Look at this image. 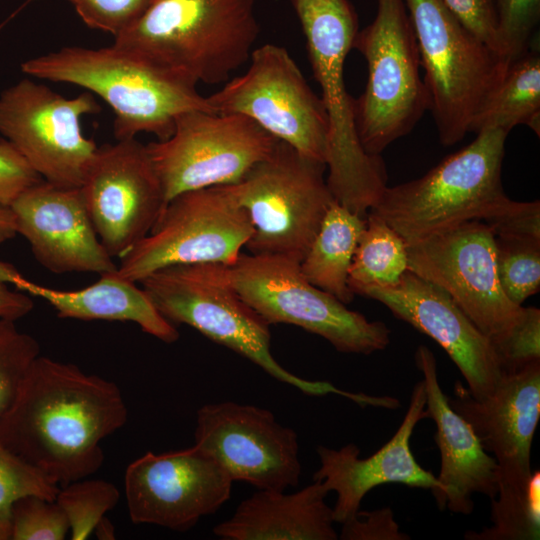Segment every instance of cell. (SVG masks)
<instances>
[{"label": "cell", "instance_id": "f546056e", "mask_svg": "<svg viewBox=\"0 0 540 540\" xmlns=\"http://www.w3.org/2000/svg\"><path fill=\"white\" fill-rule=\"evenodd\" d=\"M120 498L118 488L103 479L83 478L59 488L55 501L69 522V538L85 540Z\"/></svg>", "mask_w": 540, "mask_h": 540}, {"label": "cell", "instance_id": "ab89813d", "mask_svg": "<svg viewBox=\"0 0 540 540\" xmlns=\"http://www.w3.org/2000/svg\"><path fill=\"white\" fill-rule=\"evenodd\" d=\"M42 180L20 152L0 139V205L8 206L27 188Z\"/></svg>", "mask_w": 540, "mask_h": 540}, {"label": "cell", "instance_id": "4316f807", "mask_svg": "<svg viewBox=\"0 0 540 540\" xmlns=\"http://www.w3.org/2000/svg\"><path fill=\"white\" fill-rule=\"evenodd\" d=\"M525 124L540 132V55L527 49L510 60L499 84L475 111L469 132L489 128L510 131Z\"/></svg>", "mask_w": 540, "mask_h": 540}, {"label": "cell", "instance_id": "ac0fdd59", "mask_svg": "<svg viewBox=\"0 0 540 540\" xmlns=\"http://www.w3.org/2000/svg\"><path fill=\"white\" fill-rule=\"evenodd\" d=\"M194 437L233 482L278 491L298 485L297 434L267 409L231 401L206 404L197 410Z\"/></svg>", "mask_w": 540, "mask_h": 540}, {"label": "cell", "instance_id": "30bf717a", "mask_svg": "<svg viewBox=\"0 0 540 540\" xmlns=\"http://www.w3.org/2000/svg\"><path fill=\"white\" fill-rule=\"evenodd\" d=\"M228 273L237 292L269 325L298 326L342 353L369 355L390 343L391 331L385 323L369 321L312 285L297 260L241 252L228 265Z\"/></svg>", "mask_w": 540, "mask_h": 540}, {"label": "cell", "instance_id": "83f0119b", "mask_svg": "<svg viewBox=\"0 0 540 540\" xmlns=\"http://www.w3.org/2000/svg\"><path fill=\"white\" fill-rule=\"evenodd\" d=\"M407 246L379 216L368 213L349 270L348 285L359 295L368 288L396 285L408 270Z\"/></svg>", "mask_w": 540, "mask_h": 540}, {"label": "cell", "instance_id": "e575fe53", "mask_svg": "<svg viewBox=\"0 0 540 540\" xmlns=\"http://www.w3.org/2000/svg\"><path fill=\"white\" fill-rule=\"evenodd\" d=\"M490 341L502 374L520 371L540 361V310L523 307L517 321Z\"/></svg>", "mask_w": 540, "mask_h": 540}, {"label": "cell", "instance_id": "8992f818", "mask_svg": "<svg viewBox=\"0 0 540 540\" xmlns=\"http://www.w3.org/2000/svg\"><path fill=\"white\" fill-rule=\"evenodd\" d=\"M509 132L481 130L470 144L422 177L387 186L369 212L406 244L466 221H482L508 197L501 171Z\"/></svg>", "mask_w": 540, "mask_h": 540}, {"label": "cell", "instance_id": "2e32d148", "mask_svg": "<svg viewBox=\"0 0 540 540\" xmlns=\"http://www.w3.org/2000/svg\"><path fill=\"white\" fill-rule=\"evenodd\" d=\"M80 188L95 231L112 258L145 238L167 203L147 146L136 138L98 147Z\"/></svg>", "mask_w": 540, "mask_h": 540}, {"label": "cell", "instance_id": "f35d334b", "mask_svg": "<svg viewBox=\"0 0 540 540\" xmlns=\"http://www.w3.org/2000/svg\"><path fill=\"white\" fill-rule=\"evenodd\" d=\"M442 1L481 42L500 56L507 57L499 36L496 0Z\"/></svg>", "mask_w": 540, "mask_h": 540}, {"label": "cell", "instance_id": "5b68a950", "mask_svg": "<svg viewBox=\"0 0 540 540\" xmlns=\"http://www.w3.org/2000/svg\"><path fill=\"white\" fill-rule=\"evenodd\" d=\"M139 284L158 312L172 324H186L210 340L242 355L275 379L309 395L337 394L364 406L369 396L341 390L325 381L302 379L283 368L270 349L269 324L231 283L228 265H171Z\"/></svg>", "mask_w": 540, "mask_h": 540}, {"label": "cell", "instance_id": "7402d4cb", "mask_svg": "<svg viewBox=\"0 0 540 540\" xmlns=\"http://www.w3.org/2000/svg\"><path fill=\"white\" fill-rule=\"evenodd\" d=\"M449 405L471 426L482 446L496 459L499 479L529 477L531 445L540 418V361L503 374L494 391L474 398L460 381Z\"/></svg>", "mask_w": 540, "mask_h": 540}, {"label": "cell", "instance_id": "4dcf8cb0", "mask_svg": "<svg viewBox=\"0 0 540 540\" xmlns=\"http://www.w3.org/2000/svg\"><path fill=\"white\" fill-rule=\"evenodd\" d=\"M495 249L501 289L521 306L540 288V241L495 237Z\"/></svg>", "mask_w": 540, "mask_h": 540}, {"label": "cell", "instance_id": "7c38bea8", "mask_svg": "<svg viewBox=\"0 0 540 540\" xmlns=\"http://www.w3.org/2000/svg\"><path fill=\"white\" fill-rule=\"evenodd\" d=\"M247 71L208 96L215 113L249 117L275 138L326 164L329 123L324 104L288 51L254 49Z\"/></svg>", "mask_w": 540, "mask_h": 540}, {"label": "cell", "instance_id": "8d00e7d4", "mask_svg": "<svg viewBox=\"0 0 540 540\" xmlns=\"http://www.w3.org/2000/svg\"><path fill=\"white\" fill-rule=\"evenodd\" d=\"M153 0H69L90 28L114 37L128 28Z\"/></svg>", "mask_w": 540, "mask_h": 540}, {"label": "cell", "instance_id": "d4e9b609", "mask_svg": "<svg viewBox=\"0 0 540 540\" xmlns=\"http://www.w3.org/2000/svg\"><path fill=\"white\" fill-rule=\"evenodd\" d=\"M137 284L120 276L116 270L101 274L98 281L79 290H57L26 278L16 287L45 300L60 318L133 322L146 334L168 344L174 343L180 336L178 330L158 312Z\"/></svg>", "mask_w": 540, "mask_h": 540}, {"label": "cell", "instance_id": "52a82bcc", "mask_svg": "<svg viewBox=\"0 0 540 540\" xmlns=\"http://www.w3.org/2000/svg\"><path fill=\"white\" fill-rule=\"evenodd\" d=\"M353 48L364 56L368 70L365 90L354 100L357 135L368 154L381 156L429 110L405 0H377L376 16L357 32Z\"/></svg>", "mask_w": 540, "mask_h": 540}, {"label": "cell", "instance_id": "60d3db41", "mask_svg": "<svg viewBox=\"0 0 540 540\" xmlns=\"http://www.w3.org/2000/svg\"><path fill=\"white\" fill-rule=\"evenodd\" d=\"M340 538L343 540H408L400 531L393 511L384 507L374 511H360L342 523Z\"/></svg>", "mask_w": 540, "mask_h": 540}, {"label": "cell", "instance_id": "d6986e66", "mask_svg": "<svg viewBox=\"0 0 540 540\" xmlns=\"http://www.w3.org/2000/svg\"><path fill=\"white\" fill-rule=\"evenodd\" d=\"M359 295L382 303L395 317L436 341L474 398L494 391L503 374L490 339L441 287L407 270L396 285L368 288Z\"/></svg>", "mask_w": 540, "mask_h": 540}, {"label": "cell", "instance_id": "5bb4252c", "mask_svg": "<svg viewBox=\"0 0 540 540\" xmlns=\"http://www.w3.org/2000/svg\"><path fill=\"white\" fill-rule=\"evenodd\" d=\"M100 111L92 93L66 98L22 79L0 94V133L39 176L62 187H81L97 151L81 118Z\"/></svg>", "mask_w": 540, "mask_h": 540}, {"label": "cell", "instance_id": "836d02e7", "mask_svg": "<svg viewBox=\"0 0 540 540\" xmlns=\"http://www.w3.org/2000/svg\"><path fill=\"white\" fill-rule=\"evenodd\" d=\"M60 486L0 442V521L9 523L11 507L21 497L55 500Z\"/></svg>", "mask_w": 540, "mask_h": 540}, {"label": "cell", "instance_id": "7a4b0ae2", "mask_svg": "<svg viewBox=\"0 0 540 540\" xmlns=\"http://www.w3.org/2000/svg\"><path fill=\"white\" fill-rule=\"evenodd\" d=\"M255 0H153L113 45L197 86L228 81L258 38Z\"/></svg>", "mask_w": 540, "mask_h": 540}, {"label": "cell", "instance_id": "6da1fadb", "mask_svg": "<svg viewBox=\"0 0 540 540\" xmlns=\"http://www.w3.org/2000/svg\"><path fill=\"white\" fill-rule=\"evenodd\" d=\"M127 416L116 383L39 355L0 420V442L61 487L99 470L101 442Z\"/></svg>", "mask_w": 540, "mask_h": 540}, {"label": "cell", "instance_id": "1f68e13d", "mask_svg": "<svg viewBox=\"0 0 540 540\" xmlns=\"http://www.w3.org/2000/svg\"><path fill=\"white\" fill-rule=\"evenodd\" d=\"M39 355L40 346L33 336L20 331L15 321L0 319V420Z\"/></svg>", "mask_w": 540, "mask_h": 540}, {"label": "cell", "instance_id": "f6af8a7d", "mask_svg": "<svg viewBox=\"0 0 540 540\" xmlns=\"http://www.w3.org/2000/svg\"><path fill=\"white\" fill-rule=\"evenodd\" d=\"M0 540H10V524L0 521Z\"/></svg>", "mask_w": 540, "mask_h": 540}, {"label": "cell", "instance_id": "44dd1931", "mask_svg": "<svg viewBox=\"0 0 540 540\" xmlns=\"http://www.w3.org/2000/svg\"><path fill=\"white\" fill-rule=\"evenodd\" d=\"M424 418H428V412L421 380L413 387L408 409L395 434L372 455L359 457L360 449L353 443L340 449L317 447L320 468L313 481L321 482L328 492H336L334 522L342 524L352 518L364 496L381 484L400 483L429 489L433 494L439 490L437 477L418 464L410 448L414 428Z\"/></svg>", "mask_w": 540, "mask_h": 540}, {"label": "cell", "instance_id": "603a6c76", "mask_svg": "<svg viewBox=\"0 0 540 540\" xmlns=\"http://www.w3.org/2000/svg\"><path fill=\"white\" fill-rule=\"evenodd\" d=\"M415 364L421 371L428 417L436 425L435 442L440 452V488L433 495L440 510L470 515L472 496L494 498L498 492L499 465L482 446L471 426L449 405L437 373L433 352L420 345Z\"/></svg>", "mask_w": 540, "mask_h": 540}, {"label": "cell", "instance_id": "e0dca14e", "mask_svg": "<svg viewBox=\"0 0 540 540\" xmlns=\"http://www.w3.org/2000/svg\"><path fill=\"white\" fill-rule=\"evenodd\" d=\"M233 481L206 452L193 447L162 454L147 452L124 476L130 519L187 531L216 513L231 496Z\"/></svg>", "mask_w": 540, "mask_h": 540}, {"label": "cell", "instance_id": "4fadbf2b", "mask_svg": "<svg viewBox=\"0 0 540 540\" xmlns=\"http://www.w3.org/2000/svg\"><path fill=\"white\" fill-rule=\"evenodd\" d=\"M278 140L247 116L191 110L177 118L169 138L146 146L168 202L185 191L239 182Z\"/></svg>", "mask_w": 540, "mask_h": 540}, {"label": "cell", "instance_id": "8fae6325", "mask_svg": "<svg viewBox=\"0 0 540 540\" xmlns=\"http://www.w3.org/2000/svg\"><path fill=\"white\" fill-rule=\"evenodd\" d=\"M252 231L247 212L225 186L185 191L166 203L149 234L119 258L117 273L139 283L171 265H231Z\"/></svg>", "mask_w": 540, "mask_h": 540}, {"label": "cell", "instance_id": "d6a6232c", "mask_svg": "<svg viewBox=\"0 0 540 540\" xmlns=\"http://www.w3.org/2000/svg\"><path fill=\"white\" fill-rule=\"evenodd\" d=\"M9 524L10 540H63L70 531L58 503L37 495H27L13 503Z\"/></svg>", "mask_w": 540, "mask_h": 540}, {"label": "cell", "instance_id": "cb8c5ba5", "mask_svg": "<svg viewBox=\"0 0 540 540\" xmlns=\"http://www.w3.org/2000/svg\"><path fill=\"white\" fill-rule=\"evenodd\" d=\"M328 493L319 481L291 494L258 489L213 533L227 540H336Z\"/></svg>", "mask_w": 540, "mask_h": 540}, {"label": "cell", "instance_id": "277c9868", "mask_svg": "<svg viewBox=\"0 0 540 540\" xmlns=\"http://www.w3.org/2000/svg\"><path fill=\"white\" fill-rule=\"evenodd\" d=\"M21 70L39 79L80 86L102 98L114 113L117 140L140 133L165 140L182 113L213 112L196 86L113 44L98 49L63 47L26 60Z\"/></svg>", "mask_w": 540, "mask_h": 540}, {"label": "cell", "instance_id": "b9f144b4", "mask_svg": "<svg viewBox=\"0 0 540 540\" xmlns=\"http://www.w3.org/2000/svg\"><path fill=\"white\" fill-rule=\"evenodd\" d=\"M34 307L33 300L23 291H13L7 283L0 281V319L17 321L29 314Z\"/></svg>", "mask_w": 540, "mask_h": 540}, {"label": "cell", "instance_id": "ee69618b", "mask_svg": "<svg viewBox=\"0 0 540 540\" xmlns=\"http://www.w3.org/2000/svg\"><path fill=\"white\" fill-rule=\"evenodd\" d=\"M93 533H95L97 538L101 540L115 539L114 525L105 516L99 521Z\"/></svg>", "mask_w": 540, "mask_h": 540}, {"label": "cell", "instance_id": "484cf974", "mask_svg": "<svg viewBox=\"0 0 540 540\" xmlns=\"http://www.w3.org/2000/svg\"><path fill=\"white\" fill-rule=\"evenodd\" d=\"M365 225L366 218L334 201L300 262L301 273L312 285L345 305L354 298L348 285V276Z\"/></svg>", "mask_w": 540, "mask_h": 540}, {"label": "cell", "instance_id": "ba28073f", "mask_svg": "<svg viewBox=\"0 0 540 540\" xmlns=\"http://www.w3.org/2000/svg\"><path fill=\"white\" fill-rule=\"evenodd\" d=\"M405 4L439 140L454 145L469 132L475 111L499 84L511 59L481 42L442 0H405Z\"/></svg>", "mask_w": 540, "mask_h": 540}, {"label": "cell", "instance_id": "d590c367", "mask_svg": "<svg viewBox=\"0 0 540 540\" xmlns=\"http://www.w3.org/2000/svg\"><path fill=\"white\" fill-rule=\"evenodd\" d=\"M500 40L513 59L530 48L540 19V0H496Z\"/></svg>", "mask_w": 540, "mask_h": 540}, {"label": "cell", "instance_id": "7bdbcfd3", "mask_svg": "<svg viewBox=\"0 0 540 540\" xmlns=\"http://www.w3.org/2000/svg\"><path fill=\"white\" fill-rule=\"evenodd\" d=\"M17 235L15 217L10 207L0 205V244Z\"/></svg>", "mask_w": 540, "mask_h": 540}, {"label": "cell", "instance_id": "3957f363", "mask_svg": "<svg viewBox=\"0 0 540 540\" xmlns=\"http://www.w3.org/2000/svg\"><path fill=\"white\" fill-rule=\"evenodd\" d=\"M306 39L314 78L329 123L327 185L336 202L366 218L387 187L381 156L362 147L355 125L354 98L344 81L346 56L353 48L358 17L349 0H290Z\"/></svg>", "mask_w": 540, "mask_h": 540}, {"label": "cell", "instance_id": "74e56055", "mask_svg": "<svg viewBox=\"0 0 540 540\" xmlns=\"http://www.w3.org/2000/svg\"><path fill=\"white\" fill-rule=\"evenodd\" d=\"M495 237L540 241V202H517L507 197L482 220Z\"/></svg>", "mask_w": 540, "mask_h": 540}, {"label": "cell", "instance_id": "ffe728a7", "mask_svg": "<svg viewBox=\"0 0 540 540\" xmlns=\"http://www.w3.org/2000/svg\"><path fill=\"white\" fill-rule=\"evenodd\" d=\"M17 234L29 243L37 262L52 273L117 270L102 245L80 187H62L43 179L10 205Z\"/></svg>", "mask_w": 540, "mask_h": 540}, {"label": "cell", "instance_id": "f1b7e54d", "mask_svg": "<svg viewBox=\"0 0 540 540\" xmlns=\"http://www.w3.org/2000/svg\"><path fill=\"white\" fill-rule=\"evenodd\" d=\"M489 528L468 531L467 540H538L540 537V472L525 479H499L497 495L491 499Z\"/></svg>", "mask_w": 540, "mask_h": 540}, {"label": "cell", "instance_id": "9c48e42d", "mask_svg": "<svg viewBox=\"0 0 540 540\" xmlns=\"http://www.w3.org/2000/svg\"><path fill=\"white\" fill-rule=\"evenodd\" d=\"M326 170L325 163L278 140L239 182L224 185L250 218L249 253L301 262L335 201Z\"/></svg>", "mask_w": 540, "mask_h": 540}, {"label": "cell", "instance_id": "9a60e30c", "mask_svg": "<svg viewBox=\"0 0 540 540\" xmlns=\"http://www.w3.org/2000/svg\"><path fill=\"white\" fill-rule=\"evenodd\" d=\"M406 246L408 270L446 291L490 340L517 321L523 306L501 289L495 236L483 221H466Z\"/></svg>", "mask_w": 540, "mask_h": 540}]
</instances>
